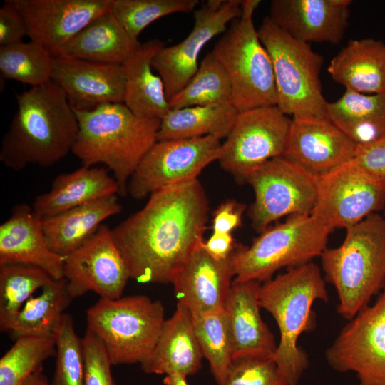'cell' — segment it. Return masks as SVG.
<instances>
[{
  "label": "cell",
  "instance_id": "32",
  "mask_svg": "<svg viewBox=\"0 0 385 385\" xmlns=\"http://www.w3.org/2000/svg\"><path fill=\"white\" fill-rule=\"evenodd\" d=\"M73 299L66 279H54L38 296L26 302L8 332L14 339L23 336L52 335L57 320Z\"/></svg>",
  "mask_w": 385,
  "mask_h": 385
},
{
  "label": "cell",
  "instance_id": "44",
  "mask_svg": "<svg viewBox=\"0 0 385 385\" xmlns=\"http://www.w3.org/2000/svg\"><path fill=\"white\" fill-rule=\"evenodd\" d=\"M245 206L233 200L222 202L215 211L212 230L215 233H231L241 225Z\"/></svg>",
  "mask_w": 385,
  "mask_h": 385
},
{
  "label": "cell",
  "instance_id": "46",
  "mask_svg": "<svg viewBox=\"0 0 385 385\" xmlns=\"http://www.w3.org/2000/svg\"><path fill=\"white\" fill-rule=\"evenodd\" d=\"M260 0H241V17H252L260 4Z\"/></svg>",
  "mask_w": 385,
  "mask_h": 385
},
{
  "label": "cell",
  "instance_id": "49",
  "mask_svg": "<svg viewBox=\"0 0 385 385\" xmlns=\"http://www.w3.org/2000/svg\"></svg>",
  "mask_w": 385,
  "mask_h": 385
},
{
  "label": "cell",
  "instance_id": "8",
  "mask_svg": "<svg viewBox=\"0 0 385 385\" xmlns=\"http://www.w3.org/2000/svg\"><path fill=\"white\" fill-rule=\"evenodd\" d=\"M332 232L311 214L291 215L262 232L250 246L236 245L233 280L265 282L282 268L312 262L327 248Z\"/></svg>",
  "mask_w": 385,
  "mask_h": 385
},
{
  "label": "cell",
  "instance_id": "26",
  "mask_svg": "<svg viewBox=\"0 0 385 385\" xmlns=\"http://www.w3.org/2000/svg\"><path fill=\"white\" fill-rule=\"evenodd\" d=\"M163 46L158 38L139 42L121 64L125 78L124 103L138 115L161 119L170 109L163 80L152 71L153 60Z\"/></svg>",
  "mask_w": 385,
  "mask_h": 385
},
{
  "label": "cell",
  "instance_id": "4",
  "mask_svg": "<svg viewBox=\"0 0 385 385\" xmlns=\"http://www.w3.org/2000/svg\"><path fill=\"white\" fill-rule=\"evenodd\" d=\"M258 299L260 307L274 317L279 330L280 339L272 359L289 385H298L309 364L298 339L314 327L312 309L314 302L329 299L320 267L312 261L287 269L260 284Z\"/></svg>",
  "mask_w": 385,
  "mask_h": 385
},
{
  "label": "cell",
  "instance_id": "17",
  "mask_svg": "<svg viewBox=\"0 0 385 385\" xmlns=\"http://www.w3.org/2000/svg\"><path fill=\"white\" fill-rule=\"evenodd\" d=\"M113 0H14L28 36L58 57L91 21L111 9Z\"/></svg>",
  "mask_w": 385,
  "mask_h": 385
},
{
  "label": "cell",
  "instance_id": "31",
  "mask_svg": "<svg viewBox=\"0 0 385 385\" xmlns=\"http://www.w3.org/2000/svg\"><path fill=\"white\" fill-rule=\"evenodd\" d=\"M239 111L230 103L170 109L160 119L158 140L207 135L226 138Z\"/></svg>",
  "mask_w": 385,
  "mask_h": 385
},
{
  "label": "cell",
  "instance_id": "34",
  "mask_svg": "<svg viewBox=\"0 0 385 385\" xmlns=\"http://www.w3.org/2000/svg\"><path fill=\"white\" fill-rule=\"evenodd\" d=\"M232 86L224 67L212 52L202 60L184 88L168 102L170 109L231 103Z\"/></svg>",
  "mask_w": 385,
  "mask_h": 385
},
{
  "label": "cell",
  "instance_id": "33",
  "mask_svg": "<svg viewBox=\"0 0 385 385\" xmlns=\"http://www.w3.org/2000/svg\"><path fill=\"white\" fill-rule=\"evenodd\" d=\"M53 280L38 267L19 264L0 265V330L8 332L14 319L34 293Z\"/></svg>",
  "mask_w": 385,
  "mask_h": 385
},
{
  "label": "cell",
  "instance_id": "22",
  "mask_svg": "<svg viewBox=\"0 0 385 385\" xmlns=\"http://www.w3.org/2000/svg\"><path fill=\"white\" fill-rule=\"evenodd\" d=\"M65 258L48 246L42 218L30 205H16L0 225V265L19 264L38 267L58 280L63 278Z\"/></svg>",
  "mask_w": 385,
  "mask_h": 385
},
{
  "label": "cell",
  "instance_id": "2",
  "mask_svg": "<svg viewBox=\"0 0 385 385\" xmlns=\"http://www.w3.org/2000/svg\"><path fill=\"white\" fill-rule=\"evenodd\" d=\"M17 111L4 135L0 161L21 170L52 166L73 148L78 120L63 89L52 80L16 95Z\"/></svg>",
  "mask_w": 385,
  "mask_h": 385
},
{
  "label": "cell",
  "instance_id": "3",
  "mask_svg": "<svg viewBox=\"0 0 385 385\" xmlns=\"http://www.w3.org/2000/svg\"><path fill=\"white\" fill-rule=\"evenodd\" d=\"M74 111L79 131L72 153L83 165H106L118 185L119 195L126 196L131 175L158 141L160 119L138 115L125 103Z\"/></svg>",
  "mask_w": 385,
  "mask_h": 385
},
{
  "label": "cell",
  "instance_id": "25",
  "mask_svg": "<svg viewBox=\"0 0 385 385\" xmlns=\"http://www.w3.org/2000/svg\"><path fill=\"white\" fill-rule=\"evenodd\" d=\"M112 195H119V187L108 169L82 165L58 175L49 191L38 195L31 207L43 219Z\"/></svg>",
  "mask_w": 385,
  "mask_h": 385
},
{
  "label": "cell",
  "instance_id": "5",
  "mask_svg": "<svg viewBox=\"0 0 385 385\" xmlns=\"http://www.w3.org/2000/svg\"><path fill=\"white\" fill-rule=\"evenodd\" d=\"M342 243L321 255L324 280L334 287L347 320L385 289V217L378 213L346 229Z\"/></svg>",
  "mask_w": 385,
  "mask_h": 385
},
{
  "label": "cell",
  "instance_id": "40",
  "mask_svg": "<svg viewBox=\"0 0 385 385\" xmlns=\"http://www.w3.org/2000/svg\"><path fill=\"white\" fill-rule=\"evenodd\" d=\"M223 385H289L272 358L233 360Z\"/></svg>",
  "mask_w": 385,
  "mask_h": 385
},
{
  "label": "cell",
  "instance_id": "24",
  "mask_svg": "<svg viewBox=\"0 0 385 385\" xmlns=\"http://www.w3.org/2000/svg\"><path fill=\"white\" fill-rule=\"evenodd\" d=\"M202 358L192 315L184 305L178 303L172 317L165 320L150 355L140 365L147 374L187 377L199 371Z\"/></svg>",
  "mask_w": 385,
  "mask_h": 385
},
{
  "label": "cell",
  "instance_id": "48",
  "mask_svg": "<svg viewBox=\"0 0 385 385\" xmlns=\"http://www.w3.org/2000/svg\"><path fill=\"white\" fill-rule=\"evenodd\" d=\"M163 382L164 385H188L186 377L180 374L167 375Z\"/></svg>",
  "mask_w": 385,
  "mask_h": 385
},
{
  "label": "cell",
  "instance_id": "27",
  "mask_svg": "<svg viewBox=\"0 0 385 385\" xmlns=\"http://www.w3.org/2000/svg\"><path fill=\"white\" fill-rule=\"evenodd\" d=\"M327 71L346 89L385 93V43L373 38L351 39L332 58Z\"/></svg>",
  "mask_w": 385,
  "mask_h": 385
},
{
  "label": "cell",
  "instance_id": "16",
  "mask_svg": "<svg viewBox=\"0 0 385 385\" xmlns=\"http://www.w3.org/2000/svg\"><path fill=\"white\" fill-rule=\"evenodd\" d=\"M63 278L73 299L88 292L103 299L121 297L130 277L113 238L112 229L102 224L91 237L66 256Z\"/></svg>",
  "mask_w": 385,
  "mask_h": 385
},
{
  "label": "cell",
  "instance_id": "19",
  "mask_svg": "<svg viewBox=\"0 0 385 385\" xmlns=\"http://www.w3.org/2000/svg\"><path fill=\"white\" fill-rule=\"evenodd\" d=\"M51 80L63 89L74 111H91L104 104L125 102L121 64L54 57Z\"/></svg>",
  "mask_w": 385,
  "mask_h": 385
},
{
  "label": "cell",
  "instance_id": "20",
  "mask_svg": "<svg viewBox=\"0 0 385 385\" xmlns=\"http://www.w3.org/2000/svg\"><path fill=\"white\" fill-rule=\"evenodd\" d=\"M351 3V0H273L268 17L300 41L338 44L349 24Z\"/></svg>",
  "mask_w": 385,
  "mask_h": 385
},
{
  "label": "cell",
  "instance_id": "30",
  "mask_svg": "<svg viewBox=\"0 0 385 385\" xmlns=\"http://www.w3.org/2000/svg\"><path fill=\"white\" fill-rule=\"evenodd\" d=\"M329 120L356 145H365L385 133V93L365 94L346 89L327 104Z\"/></svg>",
  "mask_w": 385,
  "mask_h": 385
},
{
  "label": "cell",
  "instance_id": "23",
  "mask_svg": "<svg viewBox=\"0 0 385 385\" xmlns=\"http://www.w3.org/2000/svg\"><path fill=\"white\" fill-rule=\"evenodd\" d=\"M257 281H232L225 304L232 360L247 357L272 358L277 344L260 314Z\"/></svg>",
  "mask_w": 385,
  "mask_h": 385
},
{
  "label": "cell",
  "instance_id": "9",
  "mask_svg": "<svg viewBox=\"0 0 385 385\" xmlns=\"http://www.w3.org/2000/svg\"><path fill=\"white\" fill-rule=\"evenodd\" d=\"M212 52L228 75L231 104L238 111L277 105L272 61L252 17L232 21Z\"/></svg>",
  "mask_w": 385,
  "mask_h": 385
},
{
  "label": "cell",
  "instance_id": "38",
  "mask_svg": "<svg viewBox=\"0 0 385 385\" xmlns=\"http://www.w3.org/2000/svg\"><path fill=\"white\" fill-rule=\"evenodd\" d=\"M198 0H113L111 11L134 41L153 21L175 13L195 10Z\"/></svg>",
  "mask_w": 385,
  "mask_h": 385
},
{
  "label": "cell",
  "instance_id": "11",
  "mask_svg": "<svg viewBox=\"0 0 385 385\" xmlns=\"http://www.w3.org/2000/svg\"><path fill=\"white\" fill-rule=\"evenodd\" d=\"M220 139L207 135L158 140L144 156L127 185V194L143 200L158 190L197 179L221 151Z\"/></svg>",
  "mask_w": 385,
  "mask_h": 385
},
{
  "label": "cell",
  "instance_id": "39",
  "mask_svg": "<svg viewBox=\"0 0 385 385\" xmlns=\"http://www.w3.org/2000/svg\"><path fill=\"white\" fill-rule=\"evenodd\" d=\"M56 360L51 385H84L82 338L75 332L71 315L63 313L52 332Z\"/></svg>",
  "mask_w": 385,
  "mask_h": 385
},
{
  "label": "cell",
  "instance_id": "13",
  "mask_svg": "<svg viewBox=\"0 0 385 385\" xmlns=\"http://www.w3.org/2000/svg\"><path fill=\"white\" fill-rule=\"evenodd\" d=\"M325 351L336 371H352L359 385H385V289L348 320Z\"/></svg>",
  "mask_w": 385,
  "mask_h": 385
},
{
  "label": "cell",
  "instance_id": "41",
  "mask_svg": "<svg viewBox=\"0 0 385 385\" xmlns=\"http://www.w3.org/2000/svg\"><path fill=\"white\" fill-rule=\"evenodd\" d=\"M84 385H115L112 366L101 340L87 329L82 338Z\"/></svg>",
  "mask_w": 385,
  "mask_h": 385
},
{
  "label": "cell",
  "instance_id": "37",
  "mask_svg": "<svg viewBox=\"0 0 385 385\" xmlns=\"http://www.w3.org/2000/svg\"><path fill=\"white\" fill-rule=\"evenodd\" d=\"M192 319L203 357L209 362L217 384L223 385L233 361L231 336L225 310L192 315Z\"/></svg>",
  "mask_w": 385,
  "mask_h": 385
},
{
  "label": "cell",
  "instance_id": "18",
  "mask_svg": "<svg viewBox=\"0 0 385 385\" xmlns=\"http://www.w3.org/2000/svg\"><path fill=\"white\" fill-rule=\"evenodd\" d=\"M356 146L329 120L292 118L282 157L319 180L352 160Z\"/></svg>",
  "mask_w": 385,
  "mask_h": 385
},
{
  "label": "cell",
  "instance_id": "28",
  "mask_svg": "<svg viewBox=\"0 0 385 385\" xmlns=\"http://www.w3.org/2000/svg\"><path fill=\"white\" fill-rule=\"evenodd\" d=\"M122 210L117 195H112L43 218V230L50 248L66 256L91 237L110 217Z\"/></svg>",
  "mask_w": 385,
  "mask_h": 385
},
{
  "label": "cell",
  "instance_id": "6",
  "mask_svg": "<svg viewBox=\"0 0 385 385\" xmlns=\"http://www.w3.org/2000/svg\"><path fill=\"white\" fill-rule=\"evenodd\" d=\"M272 61L277 106L284 114L306 120H329L320 72L323 57L309 43L297 40L267 16L257 29Z\"/></svg>",
  "mask_w": 385,
  "mask_h": 385
},
{
  "label": "cell",
  "instance_id": "15",
  "mask_svg": "<svg viewBox=\"0 0 385 385\" xmlns=\"http://www.w3.org/2000/svg\"><path fill=\"white\" fill-rule=\"evenodd\" d=\"M241 14V0H208L194 11V26L187 37L158 51L152 66L163 80L168 101L197 71L198 57L205 44L223 34L227 24L240 18Z\"/></svg>",
  "mask_w": 385,
  "mask_h": 385
},
{
  "label": "cell",
  "instance_id": "45",
  "mask_svg": "<svg viewBox=\"0 0 385 385\" xmlns=\"http://www.w3.org/2000/svg\"><path fill=\"white\" fill-rule=\"evenodd\" d=\"M202 246L209 255L217 260L227 259L236 247L231 233L215 232L202 242Z\"/></svg>",
  "mask_w": 385,
  "mask_h": 385
},
{
  "label": "cell",
  "instance_id": "10",
  "mask_svg": "<svg viewBox=\"0 0 385 385\" xmlns=\"http://www.w3.org/2000/svg\"><path fill=\"white\" fill-rule=\"evenodd\" d=\"M292 118L277 106L239 111L233 127L222 143L217 160L237 183H245L257 167L282 156Z\"/></svg>",
  "mask_w": 385,
  "mask_h": 385
},
{
  "label": "cell",
  "instance_id": "35",
  "mask_svg": "<svg viewBox=\"0 0 385 385\" xmlns=\"http://www.w3.org/2000/svg\"><path fill=\"white\" fill-rule=\"evenodd\" d=\"M53 58L33 41L0 46L1 76L31 87L42 85L52 78Z\"/></svg>",
  "mask_w": 385,
  "mask_h": 385
},
{
  "label": "cell",
  "instance_id": "1",
  "mask_svg": "<svg viewBox=\"0 0 385 385\" xmlns=\"http://www.w3.org/2000/svg\"><path fill=\"white\" fill-rule=\"evenodd\" d=\"M209 203L198 179L151 194L145 206L112 229L130 277L173 283L203 242Z\"/></svg>",
  "mask_w": 385,
  "mask_h": 385
},
{
  "label": "cell",
  "instance_id": "21",
  "mask_svg": "<svg viewBox=\"0 0 385 385\" xmlns=\"http://www.w3.org/2000/svg\"><path fill=\"white\" fill-rule=\"evenodd\" d=\"M202 244L172 283L178 303L184 305L192 315L224 309L235 277L234 251L227 259L217 260L209 255Z\"/></svg>",
  "mask_w": 385,
  "mask_h": 385
},
{
  "label": "cell",
  "instance_id": "12",
  "mask_svg": "<svg viewBox=\"0 0 385 385\" xmlns=\"http://www.w3.org/2000/svg\"><path fill=\"white\" fill-rule=\"evenodd\" d=\"M246 183L255 194L249 217L252 227L260 233L284 216L311 214L317 202L318 179L282 156L257 167Z\"/></svg>",
  "mask_w": 385,
  "mask_h": 385
},
{
  "label": "cell",
  "instance_id": "47",
  "mask_svg": "<svg viewBox=\"0 0 385 385\" xmlns=\"http://www.w3.org/2000/svg\"><path fill=\"white\" fill-rule=\"evenodd\" d=\"M23 385H51L43 373V368L31 375Z\"/></svg>",
  "mask_w": 385,
  "mask_h": 385
},
{
  "label": "cell",
  "instance_id": "36",
  "mask_svg": "<svg viewBox=\"0 0 385 385\" xmlns=\"http://www.w3.org/2000/svg\"><path fill=\"white\" fill-rule=\"evenodd\" d=\"M56 354L52 335L23 336L0 359V385H23Z\"/></svg>",
  "mask_w": 385,
  "mask_h": 385
},
{
  "label": "cell",
  "instance_id": "14",
  "mask_svg": "<svg viewBox=\"0 0 385 385\" xmlns=\"http://www.w3.org/2000/svg\"><path fill=\"white\" fill-rule=\"evenodd\" d=\"M385 207V181L353 160L318 180V195L311 213L332 231L348 228Z\"/></svg>",
  "mask_w": 385,
  "mask_h": 385
},
{
  "label": "cell",
  "instance_id": "7",
  "mask_svg": "<svg viewBox=\"0 0 385 385\" xmlns=\"http://www.w3.org/2000/svg\"><path fill=\"white\" fill-rule=\"evenodd\" d=\"M165 320L163 303L146 295L100 298L86 314L88 329L101 340L114 366L143 364Z\"/></svg>",
  "mask_w": 385,
  "mask_h": 385
},
{
  "label": "cell",
  "instance_id": "42",
  "mask_svg": "<svg viewBox=\"0 0 385 385\" xmlns=\"http://www.w3.org/2000/svg\"><path fill=\"white\" fill-rule=\"evenodd\" d=\"M352 160L370 175L385 181V133L371 143L357 145Z\"/></svg>",
  "mask_w": 385,
  "mask_h": 385
},
{
  "label": "cell",
  "instance_id": "29",
  "mask_svg": "<svg viewBox=\"0 0 385 385\" xmlns=\"http://www.w3.org/2000/svg\"><path fill=\"white\" fill-rule=\"evenodd\" d=\"M139 41H134L111 9L86 26L58 57L122 64Z\"/></svg>",
  "mask_w": 385,
  "mask_h": 385
},
{
  "label": "cell",
  "instance_id": "43",
  "mask_svg": "<svg viewBox=\"0 0 385 385\" xmlns=\"http://www.w3.org/2000/svg\"><path fill=\"white\" fill-rule=\"evenodd\" d=\"M28 36L26 21L14 0H6L0 8V46L22 41Z\"/></svg>",
  "mask_w": 385,
  "mask_h": 385
}]
</instances>
